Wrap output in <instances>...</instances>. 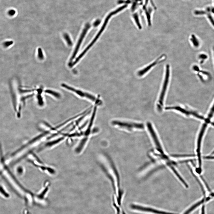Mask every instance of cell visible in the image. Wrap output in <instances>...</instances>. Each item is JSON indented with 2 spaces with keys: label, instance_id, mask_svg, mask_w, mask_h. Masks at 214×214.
I'll use <instances>...</instances> for the list:
<instances>
[{
  "label": "cell",
  "instance_id": "1",
  "mask_svg": "<svg viewBox=\"0 0 214 214\" xmlns=\"http://www.w3.org/2000/svg\"><path fill=\"white\" fill-rule=\"evenodd\" d=\"M101 167L112 184L113 190L120 188V177L118 171L108 156L104 154L101 158Z\"/></svg>",
  "mask_w": 214,
  "mask_h": 214
},
{
  "label": "cell",
  "instance_id": "2",
  "mask_svg": "<svg viewBox=\"0 0 214 214\" xmlns=\"http://www.w3.org/2000/svg\"><path fill=\"white\" fill-rule=\"evenodd\" d=\"M61 86L65 89H67V90L77 95L81 98H85L88 99L92 102L95 103L96 105H100L102 104V102L99 98H97L92 94L88 93L86 92L82 91V90L75 88L69 86L68 85L62 84H61Z\"/></svg>",
  "mask_w": 214,
  "mask_h": 214
},
{
  "label": "cell",
  "instance_id": "3",
  "mask_svg": "<svg viewBox=\"0 0 214 214\" xmlns=\"http://www.w3.org/2000/svg\"><path fill=\"white\" fill-rule=\"evenodd\" d=\"M165 74L163 87L160 94L158 104V108L159 111L162 110L164 100L166 91L169 82L170 75V65H167L166 67Z\"/></svg>",
  "mask_w": 214,
  "mask_h": 214
},
{
  "label": "cell",
  "instance_id": "4",
  "mask_svg": "<svg viewBox=\"0 0 214 214\" xmlns=\"http://www.w3.org/2000/svg\"><path fill=\"white\" fill-rule=\"evenodd\" d=\"M111 124L114 126L129 131H131L134 129H143L144 128V125L142 123H128L117 120H113L111 122Z\"/></svg>",
  "mask_w": 214,
  "mask_h": 214
},
{
  "label": "cell",
  "instance_id": "5",
  "mask_svg": "<svg viewBox=\"0 0 214 214\" xmlns=\"http://www.w3.org/2000/svg\"><path fill=\"white\" fill-rule=\"evenodd\" d=\"M147 126L151 138L154 148L166 151L164 146L159 139L151 123L150 122H147Z\"/></svg>",
  "mask_w": 214,
  "mask_h": 214
},
{
  "label": "cell",
  "instance_id": "6",
  "mask_svg": "<svg viewBox=\"0 0 214 214\" xmlns=\"http://www.w3.org/2000/svg\"><path fill=\"white\" fill-rule=\"evenodd\" d=\"M112 16L111 14H109L108 15V16L107 17L106 19H105L103 25L102 27H101L100 31L98 33V34H97V36H96V37L94 39L92 42H91V43L85 49V50H84V51L82 52V53H81V54H80V55L78 57L79 59H80L81 58H82V57L84 55V54H85L86 53L87 51H88V50L92 46V45H93V44H94L95 42H96V41H97V40L98 39V38L100 36V35H101L102 33L104 31V30L105 29V27H106V25L107 24L109 20V19H110V18Z\"/></svg>",
  "mask_w": 214,
  "mask_h": 214
},
{
  "label": "cell",
  "instance_id": "7",
  "mask_svg": "<svg viewBox=\"0 0 214 214\" xmlns=\"http://www.w3.org/2000/svg\"><path fill=\"white\" fill-rule=\"evenodd\" d=\"M130 207L134 210H139L146 212H150L156 214H178L173 213L165 212L160 211L152 208L146 207L142 206L137 205L134 204L131 205Z\"/></svg>",
  "mask_w": 214,
  "mask_h": 214
},
{
  "label": "cell",
  "instance_id": "8",
  "mask_svg": "<svg viewBox=\"0 0 214 214\" xmlns=\"http://www.w3.org/2000/svg\"><path fill=\"white\" fill-rule=\"evenodd\" d=\"M166 56L164 55L161 56L159 58H158L156 60L154 61V62L146 66V67H144L141 70H139L137 73V75L139 76H141L145 75L146 73L148 72L151 69L154 67V66H156L157 64L160 63L162 62L164 60Z\"/></svg>",
  "mask_w": 214,
  "mask_h": 214
},
{
  "label": "cell",
  "instance_id": "9",
  "mask_svg": "<svg viewBox=\"0 0 214 214\" xmlns=\"http://www.w3.org/2000/svg\"><path fill=\"white\" fill-rule=\"evenodd\" d=\"M90 26L88 24L87 25L86 27H85V28H84V31L83 32L82 35H81V37L80 38L79 40V42L78 43L77 46H76V48L75 49V51H74V53H73L71 58L70 62H71L72 61L73 59L75 58V56L76 55V54H77L78 51V49L79 48L81 42H82V40H83L84 38L85 34H86L87 32L88 29L90 28Z\"/></svg>",
  "mask_w": 214,
  "mask_h": 214
},
{
  "label": "cell",
  "instance_id": "10",
  "mask_svg": "<svg viewBox=\"0 0 214 214\" xmlns=\"http://www.w3.org/2000/svg\"><path fill=\"white\" fill-rule=\"evenodd\" d=\"M204 202H206L205 200V198H203V199H202L201 201L197 202V203L196 204H195L194 205L192 206L188 210H186V211L184 213V214H189L192 211L194 210V209H196V208L198 206H199L202 204V203H203Z\"/></svg>",
  "mask_w": 214,
  "mask_h": 214
},
{
  "label": "cell",
  "instance_id": "11",
  "mask_svg": "<svg viewBox=\"0 0 214 214\" xmlns=\"http://www.w3.org/2000/svg\"><path fill=\"white\" fill-rule=\"evenodd\" d=\"M187 167H188L190 171L191 172V173H192V174H193V176H194V178H195V179H196V180L197 181L199 185H200V187H201V190H202V192H203V194H204V196H205L206 193L205 192L203 186H202V185H201V183L200 182L199 180V179H198L197 177H196V176H195V174H194V173H193V171H192V169L190 167H189V166L188 165V164H187Z\"/></svg>",
  "mask_w": 214,
  "mask_h": 214
},
{
  "label": "cell",
  "instance_id": "12",
  "mask_svg": "<svg viewBox=\"0 0 214 214\" xmlns=\"http://www.w3.org/2000/svg\"><path fill=\"white\" fill-rule=\"evenodd\" d=\"M38 57L40 59H43L44 58V56L42 52V49L39 48L38 49Z\"/></svg>",
  "mask_w": 214,
  "mask_h": 214
},
{
  "label": "cell",
  "instance_id": "13",
  "mask_svg": "<svg viewBox=\"0 0 214 214\" xmlns=\"http://www.w3.org/2000/svg\"><path fill=\"white\" fill-rule=\"evenodd\" d=\"M64 36L65 39H66V42H67V44H68V45H69V46H72V42L69 36L67 34H65L64 35Z\"/></svg>",
  "mask_w": 214,
  "mask_h": 214
},
{
  "label": "cell",
  "instance_id": "14",
  "mask_svg": "<svg viewBox=\"0 0 214 214\" xmlns=\"http://www.w3.org/2000/svg\"><path fill=\"white\" fill-rule=\"evenodd\" d=\"M13 41H8V42H5L4 43V45L6 47H8L9 46H11V45H12L13 44Z\"/></svg>",
  "mask_w": 214,
  "mask_h": 214
},
{
  "label": "cell",
  "instance_id": "15",
  "mask_svg": "<svg viewBox=\"0 0 214 214\" xmlns=\"http://www.w3.org/2000/svg\"><path fill=\"white\" fill-rule=\"evenodd\" d=\"M205 159H214V156H205L204 157Z\"/></svg>",
  "mask_w": 214,
  "mask_h": 214
},
{
  "label": "cell",
  "instance_id": "16",
  "mask_svg": "<svg viewBox=\"0 0 214 214\" xmlns=\"http://www.w3.org/2000/svg\"><path fill=\"white\" fill-rule=\"evenodd\" d=\"M11 16H13L14 15L15 13V11H14L13 10H11V11H9L8 13Z\"/></svg>",
  "mask_w": 214,
  "mask_h": 214
},
{
  "label": "cell",
  "instance_id": "17",
  "mask_svg": "<svg viewBox=\"0 0 214 214\" xmlns=\"http://www.w3.org/2000/svg\"><path fill=\"white\" fill-rule=\"evenodd\" d=\"M201 214H205L204 206H202V213H201Z\"/></svg>",
  "mask_w": 214,
  "mask_h": 214
},
{
  "label": "cell",
  "instance_id": "18",
  "mask_svg": "<svg viewBox=\"0 0 214 214\" xmlns=\"http://www.w3.org/2000/svg\"><path fill=\"white\" fill-rule=\"evenodd\" d=\"M100 21H97L96 22V23L95 22L94 24V26H96L97 25H98L99 24V23H100Z\"/></svg>",
  "mask_w": 214,
  "mask_h": 214
},
{
  "label": "cell",
  "instance_id": "19",
  "mask_svg": "<svg viewBox=\"0 0 214 214\" xmlns=\"http://www.w3.org/2000/svg\"><path fill=\"white\" fill-rule=\"evenodd\" d=\"M122 213H123V214H126L124 212H123H123H122Z\"/></svg>",
  "mask_w": 214,
  "mask_h": 214
},
{
  "label": "cell",
  "instance_id": "20",
  "mask_svg": "<svg viewBox=\"0 0 214 214\" xmlns=\"http://www.w3.org/2000/svg\"></svg>",
  "mask_w": 214,
  "mask_h": 214
}]
</instances>
